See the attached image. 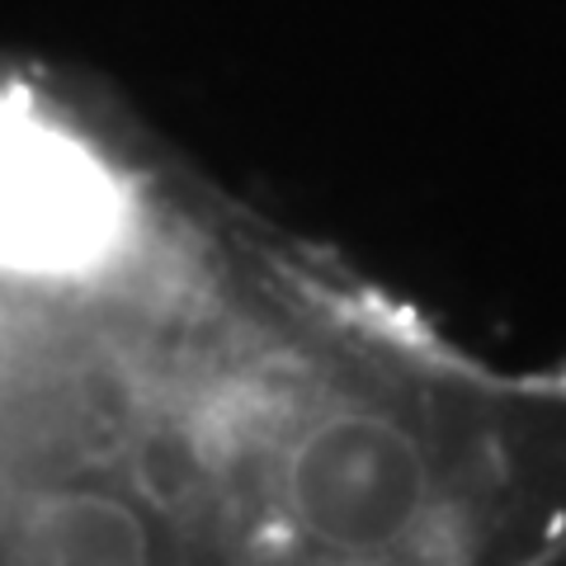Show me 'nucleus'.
Listing matches in <instances>:
<instances>
[{
    "mask_svg": "<svg viewBox=\"0 0 566 566\" xmlns=\"http://www.w3.org/2000/svg\"><path fill=\"white\" fill-rule=\"evenodd\" d=\"M14 566H156V538L109 486H39L14 515Z\"/></svg>",
    "mask_w": 566,
    "mask_h": 566,
    "instance_id": "3",
    "label": "nucleus"
},
{
    "mask_svg": "<svg viewBox=\"0 0 566 566\" xmlns=\"http://www.w3.org/2000/svg\"><path fill=\"white\" fill-rule=\"evenodd\" d=\"M283 515L326 557H374L411 538L434 505V458L382 406H326L297 424L279 468Z\"/></svg>",
    "mask_w": 566,
    "mask_h": 566,
    "instance_id": "1",
    "label": "nucleus"
},
{
    "mask_svg": "<svg viewBox=\"0 0 566 566\" xmlns=\"http://www.w3.org/2000/svg\"><path fill=\"white\" fill-rule=\"evenodd\" d=\"M118 203L91 156L0 118V270L66 279L104 264Z\"/></svg>",
    "mask_w": 566,
    "mask_h": 566,
    "instance_id": "2",
    "label": "nucleus"
},
{
    "mask_svg": "<svg viewBox=\"0 0 566 566\" xmlns=\"http://www.w3.org/2000/svg\"><path fill=\"white\" fill-rule=\"evenodd\" d=\"M10 364H14V326H10L6 307H0V378L10 374Z\"/></svg>",
    "mask_w": 566,
    "mask_h": 566,
    "instance_id": "4",
    "label": "nucleus"
}]
</instances>
